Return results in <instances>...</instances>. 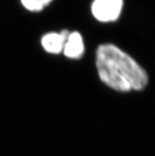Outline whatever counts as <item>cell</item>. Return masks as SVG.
<instances>
[{
	"label": "cell",
	"mask_w": 155,
	"mask_h": 156,
	"mask_svg": "<svg viewBox=\"0 0 155 156\" xmlns=\"http://www.w3.org/2000/svg\"><path fill=\"white\" fill-rule=\"evenodd\" d=\"M97 67L101 81L116 90H141L148 83L145 70L128 54L112 44L99 46Z\"/></svg>",
	"instance_id": "1"
},
{
	"label": "cell",
	"mask_w": 155,
	"mask_h": 156,
	"mask_svg": "<svg viewBox=\"0 0 155 156\" xmlns=\"http://www.w3.org/2000/svg\"><path fill=\"white\" fill-rule=\"evenodd\" d=\"M124 0H93L91 12L98 22H115L121 15Z\"/></svg>",
	"instance_id": "2"
},
{
	"label": "cell",
	"mask_w": 155,
	"mask_h": 156,
	"mask_svg": "<svg viewBox=\"0 0 155 156\" xmlns=\"http://www.w3.org/2000/svg\"><path fill=\"white\" fill-rule=\"evenodd\" d=\"M67 30L61 31V33H49L43 37L41 44L45 51L49 53L58 54L63 51L64 44L69 36Z\"/></svg>",
	"instance_id": "3"
},
{
	"label": "cell",
	"mask_w": 155,
	"mask_h": 156,
	"mask_svg": "<svg viewBox=\"0 0 155 156\" xmlns=\"http://www.w3.org/2000/svg\"><path fill=\"white\" fill-rule=\"evenodd\" d=\"M63 52L67 57L79 59L84 52V44L82 36L78 32L69 34L67 41L64 44Z\"/></svg>",
	"instance_id": "4"
},
{
	"label": "cell",
	"mask_w": 155,
	"mask_h": 156,
	"mask_svg": "<svg viewBox=\"0 0 155 156\" xmlns=\"http://www.w3.org/2000/svg\"><path fill=\"white\" fill-rule=\"evenodd\" d=\"M53 0H20L26 10L30 12H40L49 6Z\"/></svg>",
	"instance_id": "5"
}]
</instances>
